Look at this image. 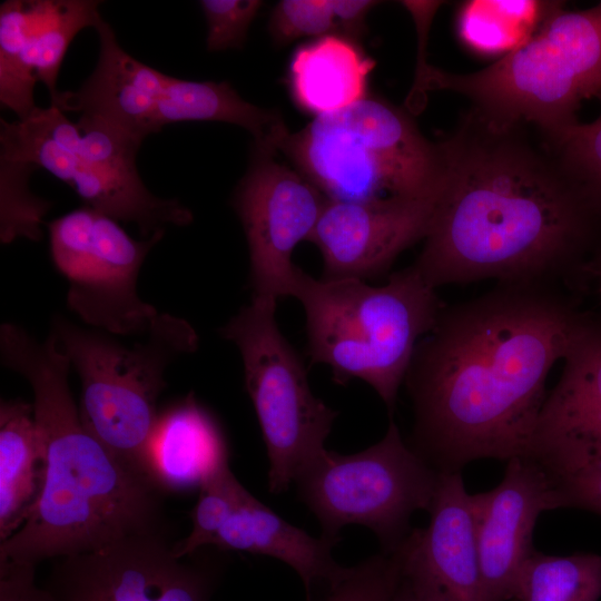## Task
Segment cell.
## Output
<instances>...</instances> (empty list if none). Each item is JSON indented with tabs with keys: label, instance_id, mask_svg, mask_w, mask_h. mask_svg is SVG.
<instances>
[{
	"label": "cell",
	"instance_id": "cell-1",
	"mask_svg": "<svg viewBox=\"0 0 601 601\" xmlns=\"http://www.w3.org/2000/svg\"><path fill=\"white\" fill-rule=\"evenodd\" d=\"M580 319L545 284H501L443 307L404 378L414 418L408 444L440 473L525 456L548 375Z\"/></svg>",
	"mask_w": 601,
	"mask_h": 601
},
{
	"label": "cell",
	"instance_id": "cell-2",
	"mask_svg": "<svg viewBox=\"0 0 601 601\" xmlns=\"http://www.w3.org/2000/svg\"><path fill=\"white\" fill-rule=\"evenodd\" d=\"M515 129L475 115L441 142V191L412 264L434 288L483 279L544 284L582 244L594 208L553 150Z\"/></svg>",
	"mask_w": 601,
	"mask_h": 601
},
{
	"label": "cell",
	"instance_id": "cell-3",
	"mask_svg": "<svg viewBox=\"0 0 601 601\" xmlns=\"http://www.w3.org/2000/svg\"><path fill=\"white\" fill-rule=\"evenodd\" d=\"M0 357L31 386L46 456L41 492L23 524L0 542V560L37 566L165 530L166 493L87 430L69 386L71 362L53 334L40 342L4 323Z\"/></svg>",
	"mask_w": 601,
	"mask_h": 601
},
{
	"label": "cell",
	"instance_id": "cell-4",
	"mask_svg": "<svg viewBox=\"0 0 601 601\" xmlns=\"http://www.w3.org/2000/svg\"><path fill=\"white\" fill-rule=\"evenodd\" d=\"M292 296L304 307L311 362L329 366L341 385L366 382L392 414L414 349L443 308L436 288L413 265L382 286L298 268Z\"/></svg>",
	"mask_w": 601,
	"mask_h": 601
},
{
	"label": "cell",
	"instance_id": "cell-5",
	"mask_svg": "<svg viewBox=\"0 0 601 601\" xmlns=\"http://www.w3.org/2000/svg\"><path fill=\"white\" fill-rule=\"evenodd\" d=\"M415 76L410 98L453 90L486 121L531 124L553 135L577 122L584 99H601V2L577 11L552 3L529 39L480 71L449 73L418 59Z\"/></svg>",
	"mask_w": 601,
	"mask_h": 601
},
{
	"label": "cell",
	"instance_id": "cell-6",
	"mask_svg": "<svg viewBox=\"0 0 601 601\" xmlns=\"http://www.w3.org/2000/svg\"><path fill=\"white\" fill-rule=\"evenodd\" d=\"M274 150L329 201L371 203L417 197L442 180V144H432L408 114L367 96L343 110L288 128Z\"/></svg>",
	"mask_w": 601,
	"mask_h": 601
},
{
	"label": "cell",
	"instance_id": "cell-7",
	"mask_svg": "<svg viewBox=\"0 0 601 601\" xmlns=\"http://www.w3.org/2000/svg\"><path fill=\"white\" fill-rule=\"evenodd\" d=\"M52 334L80 377L79 413L87 430L149 475L147 453L159 417L157 401L167 386L165 372L176 358L197 349L194 327L158 313L130 345L62 318L55 321Z\"/></svg>",
	"mask_w": 601,
	"mask_h": 601
},
{
	"label": "cell",
	"instance_id": "cell-8",
	"mask_svg": "<svg viewBox=\"0 0 601 601\" xmlns=\"http://www.w3.org/2000/svg\"><path fill=\"white\" fill-rule=\"evenodd\" d=\"M1 167H39L70 185L86 206L118 221L134 223L150 237L168 225L185 226L191 211L177 199L151 194L136 166L140 144L63 111L37 107L27 118L1 120Z\"/></svg>",
	"mask_w": 601,
	"mask_h": 601
},
{
	"label": "cell",
	"instance_id": "cell-9",
	"mask_svg": "<svg viewBox=\"0 0 601 601\" xmlns=\"http://www.w3.org/2000/svg\"><path fill=\"white\" fill-rule=\"evenodd\" d=\"M276 303L252 299L218 333L240 353L269 460L268 489L279 494L326 450L337 412L312 393L304 361L276 323Z\"/></svg>",
	"mask_w": 601,
	"mask_h": 601
},
{
	"label": "cell",
	"instance_id": "cell-10",
	"mask_svg": "<svg viewBox=\"0 0 601 601\" xmlns=\"http://www.w3.org/2000/svg\"><path fill=\"white\" fill-rule=\"evenodd\" d=\"M440 474L391 420L380 442L347 455L325 450L295 484L322 535L339 540L343 526L364 525L376 534L383 551H394L413 530L412 514L428 511Z\"/></svg>",
	"mask_w": 601,
	"mask_h": 601
},
{
	"label": "cell",
	"instance_id": "cell-11",
	"mask_svg": "<svg viewBox=\"0 0 601 601\" xmlns=\"http://www.w3.org/2000/svg\"><path fill=\"white\" fill-rule=\"evenodd\" d=\"M47 225L52 262L69 283V308L95 329L112 335L145 332L159 312L139 297L138 276L165 230L137 240L118 220L88 206Z\"/></svg>",
	"mask_w": 601,
	"mask_h": 601
},
{
	"label": "cell",
	"instance_id": "cell-12",
	"mask_svg": "<svg viewBox=\"0 0 601 601\" xmlns=\"http://www.w3.org/2000/svg\"><path fill=\"white\" fill-rule=\"evenodd\" d=\"M174 543L165 529L57 559L45 588L55 601H210L219 559L177 556Z\"/></svg>",
	"mask_w": 601,
	"mask_h": 601
},
{
	"label": "cell",
	"instance_id": "cell-13",
	"mask_svg": "<svg viewBox=\"0 0 601 601\" xmlns=\"http://www.w3.org/2000/svg\"><path fill=\"white\" fill-rule=\"evenodd\" d=\"M275 151L255 146L233 197L249 249L253 299L292 296L298 266L295 247L309 240L326 197Z\"/></svg>",
	"mask_w": 601,
	"mask_h": 601
},
{
	"label": "cell",
	"instance_id": "cell-14",
	"mask_svg": "<svg viewBox=\"0 0 601 601\" xmlns=\"http://www.w3.org/2000/svg\"><path fill=\"white\" fill-rule=\"evenodd\" d=\"M525 457L553 483L601 466V325L581 317Z\"/></svg>",
	"mask_w": 601,
	"mask_h": 601
},
{
	"label": "cell",
	"instance_id": "cell-15",
	"mask_svg": "<svg viewBox=\"0 0 601 601\" xmlns=\"http://www.w3.org/2000/svg\"><path fill=\"white\" fill-rule=\"evenodd\" d=\"M440 186L423 196L371 203L327 200L311 237L323 258V279L375 278L430 228Z\"/></svg>",
	"mask_w": 601,
	"mask_h": 601
},
{
	"label": "cell",
	"instance_id": "cell-16",
	"mask_svg": "<svg viewBox=\"0 0 601 601\" xmlns=\"http://www.w3.org/2000/svg\"><path fill=\"white\" fill-rule=\"evenodd\" d=\"M96 0H9L0 7V101L18 119L36 108L41 81L53 98L61 62L76 35L102 19Z\"/></svg>",
	"mask_w": 601,
	"mask_h": 601
},
{
	"label": "cell",
	"instance_id": "cell-17",
	"mask_svg": "<svg viewBox=\"0 0 601 601\" xmlns=\"http://www.w3.org/2000/svg\"><path fill=\"white\" fill-rule=\"evenodd\" d=\"M472 506L489 600L512 601L521 568L535 550L536 520L558 509L554 483L538 463L515 456L494 489L472 494Z\"/></svg>",
	"mask_w": 601,
	"mask_h": 601
},
{
	"label": "cell",
	"instance_id": "cell-18",
	"mask_svg": "<svg viewBox=\"0 0 601 601\" xmlns=\"http://www.w3.org/2000/svg\"><path fill=\"white\" fill-rule=\"evenodd\" d=\"M424 529L402 544L403 571L444 601H490L481 571L472 494L461 472L441 473Z\"/></svg>",
	"mask_w": 601,
	"mask_h": 601
},
{
	"label": "cell",
	"instance_id": "cell-19",
	"mask_svg": "<svg viewBox=\"0 0 601 601\" xmlns=\"http://www.w3.org/2000/svg\"><path fill=\"white\" fill-rule=\"evenodd\" d=\"M95 29L100 51L93 72L77 90H59L50 105L63 112H80L141 144L155 132L154 112L169 76L126 52L104 19Z\"/></svg>",
	"mask_w": 601,
	"mask_h": 601
},
{
	"label": "cell",
	"instance_id": "cell-20",
	"mask_svg": "<svg viewBox=\"0 0 601 601\" xmlns=\"http://www.w3.org/2000/svg\"><path fill=\"white\" fill-rule=\"evenodd\" d=\"M339 540L315 538L288 523L247 490L216 536L213 546L220 551H240L280 560L302 579L307 601H313L315 583L339 581L348 568L339 565L332 550Z\"/></svg>",
	"mask_w": 601,
	"mask_h": 601
},
{
	"label": "cell",
	"instance_id": "cell-21",
	"mask_svg": "<svg viewBox=\"0 0 601 601\" xmlns=\"http://www.w3.org/2000/svg\"><path fill=\"white\" fill-rule=\"evenodd\" d=\"M228 466L225 437L193 393L159 415L148 447L147 470L165 493L199 490Z\"/></svg>",
	"mask_w": 601,
	"mask_h": 601
},
{
	"label": "cell",
	"instance_id": "cell-22",
	"mask_svg": "<svg viewBox=\"0 0 601 601\" xmlns=\"http://www.w3.org/2000/svg\"><path fill=\"white\" fill-rule=\"evenodd\" d=\"M375 67L361 43L338 33L314 38L292 53L287 85L294 104L315 117L348 108L367 95Z\"/></svg>",
	"mask_w": 601,
	"mask_h": 601
},
{
	"label": "cell",
	"instance_id": "cell-23",
	"mask_svg": "<svg viewBox=\"0 0 601 601\" xmlns=\"http://www.w3.org/2000/svg\"><path fill=\"white\" fill-rule=\"evenodd\" d=\"M46 456L32 404L0 405V542L26 521L45 480Z\"/></svg>",
	"mask_w": 601,
	"mask_h": 601
},
{
	"label": "cell",
	"instance_id": "cell-24",
	"mask_svg": "<svg viewBox=\"0 0 601 601\" xmlns=\"http://www.w3.org/2000/svg\"><path fill=\"white\" fill-rule=\"evenodd\" d=\"M601 555H549L534 550L519 573L512 601H600Z\"/></svg>",
	"mask_w": 601,
	"mask_h": 601
},
{
	"label": "cell",
	"instance_id": "cell-25",
	"mask_svg": "<svg viewBox=\"0 0 601 601\" xmlns=\"http://www.w3.org/2000/svg\"><path fill=\"white\" fill-rule=\"evenodd\" d=\"M551 6L531 0L470 1L459 16V32L481 53H508L533 35Z\"/></svg>",
	"mask_w": 601,
	"mask_h": 601
},
{
	"label": "cell",
	"instance_id": "cell-26",
	"mask_svg": "<svg viewBox=\"0 0 601 601\" xmlns=\"http://www.w3.org/2000/svg\"><path fill=\"white\" fill-rule=\"evenodd\" d=\"M562 167L590 205L601 210V115L545 136Z\"/></svg>",
	"mask_w": 601,
	"mask_h": 601
},
{
	"label": "cell",
	"instance_id": "cell-27",
	"mask_svg": "<svg viewBox=\"0 0 601 601\" xmlns=\"http://www.w3.org/2000/svg\"><path fill=\"white\" fill-rule=\"evenodd\" d=\"M245 491L229 466L204 483L191 512V530L188 535L174 543L176 555L186 556L213 546Z\"/></svg>",
	"mask_w": 601,
	"mask_h": 601
},
{
	"label": "cell",
	"instance_id": "cell-28",
	"mask_svg": "<svg viewBox=\"0 0 601 601\" xmlns=\"http://www.w3.org/2000/svg\"><path fill=\"white\" fill-rule=\"evenodd\" d=\"M403 575L402 548L381 551L348 568L318 601H392ZM314 601V600H313Z\"/></svg>",
	"mask_w": 601,
	"mask_h": 601
},
{
	"label": "cell",
	"instance_id": "cell-29",
	"mask_svg": "<svg viewBox=\"0 0 601 601\" xmlns=\"http://www.w3.org/2000/svg\"><path fill=\"white\" fill-rule=\"evenodd\" d=\"M268 30L277 46L336 33L329 0H282L270 12Z\"/></svg>",
	"mask_w": 601,
	"mask_h": 601
},
{
	"label": "cell",
	"instance_id": "cell-30",
	"mask_svg": "<svg viewBox=\"0 0 601 601\" xmlns=\"http://www.w3.org/2000/svg\"><path fill=\"white\" fill-rule=\"evenodd\" d=\"M209 51L243 48L250 23L263 6L259 0H203Z\"/></svg>",
	"mask_w": 601,
	"mask_h": 601
},
{
	"label": "cell",
	"instance_id": "cell-31",
	"mask_svg": "<svg viewBox=\"0 0 601 601\" xmlns=\"http://www.w3.org/2000/svg\"><path fill=\"white\" fill-rule=\"evenodd\" d=\"M558 509H580L601 515V466L554 482Z\"/></svg>",
	"mask_w": 601,
	"mask_h": 601
},
{
	"label": "cell",
	"instance_id": "cell-32",
	"mask_svg": "<svg viewBox=\"0 0 601 601\" xmlns=\"http://www.w3.org/2000/svg\"><path fill=\"white\" fill-rule=\"evenodd\" d=\"M35 573L36 566L0 560V601H55Z\"/></svg>",
	"mask_w": 601,
	"mask_h": 601
},
{
	"label": "cell",
	"instance_id": "cell-33",
	"mask_svg": "<svg viewBox=\"0 0 601 601\" xmlns=\"http://www.w3.org/2000/svg\"><path fill=\"white\" fill-rule=\"evenodd\" d=\"M336 33L361 41L367 32L366 17L378 4L373 0H329Z\"/></svg>",
	"mask_w": 601,
	"mask_h": 601
},
{
	"label": "cell",
	"instance_id": "cell-34",
	"mask_svg": "<svg viewBox=\"0 0 601 601\" xmlns=\"http://www.w3.org/2000/svg\"><path fill=\"white\" fill-rule=\"evenodd\" d=\"M392 601H444L435 591L417 579L403 575Z\"/></svg>",
	"mask_w": 601,
	"mask_h": 601
}]
</instances>
